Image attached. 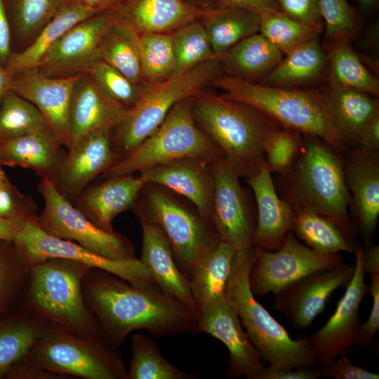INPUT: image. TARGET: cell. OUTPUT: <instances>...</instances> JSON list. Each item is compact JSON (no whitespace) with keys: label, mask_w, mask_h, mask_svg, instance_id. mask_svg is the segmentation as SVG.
Wrapping results in <instances>:
<instances>
[{"label":"cell","mask_w":379,"mask_h":379,"mask_svg":"<svg viewBox=\"0 0 379 379\" xmlns=\"http://www.w3.org/2000/svg\"><path fill=\"white\" fill-rule=\"evenodd\" d=\"M199 20L220 61L235 44L260 31L259 14L242 8H215L204 11Z\"/></svg>","instance_id":"d6a6232c"},{"label":"cell","mask_w":379,"mask_h":379,"mask_svg":"<svg viewBox=\"0 0 379 379\" xmlns=\"http://www.w3.org/2000/svg\"><path fill=\"white\" fill-rule=\"evenodd\" d=\"M112 131L91 132L72 142L66 149L53 183L72 203L119 159L112 148Z\"/></svg>","instance_id":"d6986e66"},{"label":"cell","mask_w":379,"mask_h":379,"mask_svg":"<svg viewBox=\"0 0 379 379\" xmlns=\"http://www.w3.org/2000/svg\"><path fill=\"white\" fill-rule=\"evenodd\" d=\"M354 253V270L343 295L324 325L309 338L316 363L321 367L331 364L339 356L353 351L361 325L359 307L368 293V285L365 282L364 248L360 245L357 246Z\"/></svg>","instance_id":"5bb4252c"},{"label":"cell","mask_w":379,"mask_h":379,"mask_svg":"<svg viewBox=\"0 0 379 379\" xmlns=\"http://www.w3.org/2000/svg\"><path fill=\"white\" fill-rule=\"evenodd\" d=\"M361 4L365 6H369L373 4L377 0H359Z\"/></svg>","instance_id":"003e7915"},{"label":"cell","mask_w":379,"mask_h":379,"mask_svg":"<svg viewBox=\"0 0 379 379\" xmlns=\"http://www.w3.org/2000/svg\"><path fill=\"white\" fill-rule=\"evenodd\" d=\"M47 324L25 307L0 314V379L27 356Z\"/></svg>","instance_id":"f546056e"},{"label":"cell","mask_w":379,"mask_h":379,"mask_svg":"<svg viewBox=\"0 0 379 379\" xmlns=\"http://www.w3.org/2000/svg\"><path fill=\"white\" fill-rule=\"evenodd\" d=\"M6 379H68L67 377L33 366L22 360L8 372Z\"/></svg>","instance_id":"11a10c76"},{"label":"cell","mask_w":379,"mask_h":379,"mask_svg":"<svg viewBox=\"0 0 379 379\" xmlns=\"http://www.w3.org/2000/svg\"><path fill=\"white\" fill-rule=\"evenodd\" d=\"M191 5L203 11L215 8L214 0H185Z\"/></svg>","instance_id":"e7e4bbea"},{"label":"cell","mask_w":379,"mask_h":379,"mask_svg":"<svg viewBox=\"0 0 379 379\" xmlns=\"http://www.w3.org/2000/svg\"><path fill=\"white\" fill-rule=\"evenodd\" d=\"M300 133L277 126L266 136L262 148L271 173L284 175L293 164L302 142Z\"/></svg>","instance_id":"7dc6e473"},{"label":"cell","mask_w":379,"mask_h":379,"mask_svg":"<svg viewBox=\"0 0 379 379\" xmlns=\"http://www.w3.org/2000/svg\"><path fill=\"white\" fill-rule=\"evenodd\" d=\"M282 58L283 54L258 32L235 44L220 63L225 75L253 82L262 79Z\"/></svg>","instance_id":"836d02e7"},{"label":"cell","mask_w":379,"mask_h":379,"mask_svg":"<svg viewBox=\"0 0 379 379\" xmlns=\"http://www.w3.org/2000/svg\"><path fill=\"white\" fill-rule=\"evenodd\" d=\"M271 174L265 161L260 171L246 181L254 194L258 211L253 246L273 251L293 232L295 211L278 194Z\"/></svg>","instance_id":"7402d4cb"},{"label":"cell","mask_w":379,"mask_h":379,"mask_svg":"<svg viewBox=\"0 0 379 379\" xmlns=\"http://www.w3.org/2000/svg\"><path fill=\"white\" fill-rule=\"evenodd\" d=\"M327 55L329 84L352 88L371 95L379 94V82L363 65L348 41H333Z\"/></svg>","instance_id":"74e56055"},{"label":"cell","mask_w":379,"mask_h":379,"mask_svg":"<svg viewBox=\"0 0 379 379\" xmlns=\"http://www.w3.org/2000/svg\"><path fill=\"white\" fill-rule=\"evenodd\" d=\"M37 190L44 199V208L36 220L44 232L111 259L135 258L131 241L121 234L96 227L57 190L52 180H41Z\"/></svg>","instance_id":"8fae6325"},{"label":"cell","mask_w":379,"mask_h":379,"mask_svg":"<svg viewBox=\"0 0 379 379\" xmlns=\"http://www.w3.org/2000/svg\"><path fill=\"white\" fill-rule=\"evenodd\" d=\"M220 157H223L221 149L196 124L189 98L176 103L152 135L98 178L133 174L180 159L210 165Z\"/></svg>","instance_id":"52a82bcc"},{"label":"cell","mask_w":379,"mask_h":379,"mask_svg":"<svg viewBox=\"0 0 379 379\" xmlns=\"http://www.w3.org/2000/svg\"><path fill=\"white\" fill-rule=\"evenodd\" d=\"M139 173L145 184L169 189L182 196L210 220L213 180L209 165L192 159H180Z\"/></svg>","instance_id":"cb8c5ba5"},{"label":"cell","mask_w":379,"mask_h":379,"mask_svg":"<svg viewBox=\"0 0 379 379\" xmlns=\"http://www.w3.org/2000/svg\"><path fill=\"white\" fill-rule=\"evenodd\" d=\"M145 184L140 175L133 174L100 179L84 190L72 204L96 227L114 232L113 220L134 206Z\"/></svg>","instance_id":"603a6c76"},{"label":"cell","mask_w":379,"mask_h":379,"mask_svg":"<svg viewBox=\"0 0 379 379\" xmlns=\"http://www.w3.org/2000/svg\"><path fill=\"white\" fill-rule=\"evenodd\" d=\"M324 377L319 365L300 366L281 371L267 368L264 379H317Z\"/></svg>","instance_id":"db71d44e"},{"label":"cell","mask_w":379,"mask_h":379,"mask_svg":"<svg viewBox=\"0 0 379 379\" xmlns=\"http://www.w3.org/2000/svg\"><path fill=\"white\" fill-rule=\"evenodd\" d=\"M213 196L210 220L220 241L232 245L237 252L253 248L252 237L256 220L249 208L240 176L220 157L210 165Z\"/></svg>","instance_id":"9a60e30c"},{"label":"cell","mask_w":379,"mask_h":379,"mask_svg":"<svg viewBox=\"0 0 379 379\" xmlns=\"http://www.w3.org/2000/svg\"><path fill=\"white\" fill-rule=\"evenodd\" d=\"M354 265L345 262L312 272L276 293L274 304L295 329H306L324 310L335 290L346 286Z\"/></svg>","instance_id":"e0dca14e"},{"label":"cell","mask_w":379,"mask_h":379,"mask_svg":"<svg viewBox=\"0 0 379 379\" xmlns=\"http://www.w3.org/2000/svg\"><path fill=\"white\" fill-rule=\"evenodd\" d=\"M11 78L4 67L0 65V105L5 93L10 90Z\"/></svg>","instance_id":"be15d7a7"},{"label":"cell","mask_w":379,"mask_h":379,"mask_svg":"<svg viewBox=\"0 0 379 379\" xmlns=\"http://www.w3.org/2000/svg\"><path fill=\"white\" fill-rule=\"evenodd\" d=\"M66 149L50 131L0 140V164L32 170L54 181Z\"/></svg>","instance_id":"f1b7e54d"},{"label":"cell","mask_w":379,"mask_h":379,"mask_svg":"<svg viewBox=\"0 0 379 379\" xmlns=\"http://www.w3.org/2000/svg\"><path fill=\"white\" fill-rule=\"evenodd\" d=\"M357 147L370 151L379 150V114L371 118L361 128Z\"/></svg>","instance_id":"6f0895ef"},{"label":"cell","mask_w":379,"mask_h":379,"mask_svg":"<svg viewBox=\"0 0 379 379\" xmlns=\"http://www.w3.org/2000/svg\"><path fill=\"white\" fill-rule=\"evenodd\" d=\"M261 33L282 54L317 38L322 26L307 25L292 19L281 11L259 13Z\"/></svg>","instance_id":"7bdbcfd3"},{"label":"cell","mask_w":379,"mask_h":379,"mask_svg":"<svg viewBox=\"0 0 379 379\" xmlns=\"http://www.w3.org/2000/svg\"><path fill=\"white\" fill-rule=\"evenodd\" d=\"M281 11L300 22L322 26L319 0H277Z\"/></svg>","instance_id":"816d5d0a"},{"label":"cell","mask_w":379,"mask_h":379,"mask_svg":"<svg viewBox=\"0 0 379 379\" xmlns=\"http://www.w3.org/2000/svg\"><path fill=\"white\" fill-rule=\"evenodd\" d=\"M198 332L211 335L226 347L229 376L264 379L267 367L243 330L226 295L199 312Z\"/></svg>","instance_id":"ac0fdd59"},{"label":"cell","mask_w":379,"mask_h":379,"mask_svg":"<svg viewBox=\"0 0 379 379\" xmlns=\"http://www.w3.org/2000/svg\"><path fill=\"white\" fill-rule=\"evenodd\" d=\"M171 39L175 62L172 77L185 73L203 62L217 59L206 32L199 19L174 30L171 33Z\"/></svg>","instance_id":"ee69618b"},{"label":"cell","mask_w":379,"mask_h":379,"mask_svg":"<svg viewBox=\"0 0 379 379\" xmlns=\"http://www.w3.org/2000/svg\"><path fill=\"white\" fill-rule=\"evenodd\" d=\"M11 28L4 0H0V65L5 67L11 55Z\"/></svg>","instance_id":"680465c9"},{"label":"cell","mask_w":379,"mask_h":379,"mask_svg":"<svg viewBox=\"0 0 379 379\" xmlns=\"http://www.w3.org/2000/svg\"><path fill=\"white\" fill-rule=\"evenodd\" d=\"M254 248L237 252L225 293L259 355L272 371L317 365L307 337L293 338L255 299L249 284Z\"/></svg>","instance_id":"277c9868"},{"label":"cell","mask_w":379,"mask_h":379,"mask_svg":"<svg viewBox=\"0 0 379 379\" xmlns=\"http://www.w3.org/2000/svg\"><path fill=\"white\" fill-rule=\"evenodd\" d=\"M296 158L274 185L294 211L314 212L333 224L355 248L357 232L348 208L351 197L344 172V154L317 137L302 135Z\"/></svg>","instance_id":"7a4b0ae2"},{"label":"cell","mask_w":379,"mask_h":379,"mask_svg":"<svg viewBox=\"0 0 379 379\" xmlns=\"http://www.w3.org/2000/svg\"><path fill=\"white\" fill-rule=\"evenodd\" d=\"M47 131L48 124L34 104L11 90L5 93L0 105V140Z\"/></svg>","instance_id":"b9f144b4"},{"label":"cell","mask_w":379,"mask_h":379,"mask_svg":"<svg viewBox=\"0 0 379 379\" xmlns=\"http://www.w3.org/2000/svg\"><path fill=\"white\" fill-rule=\"evenodd\" d=\"M22 307L49 324L83 338L100 336L83 294L86 265L65 258H50L30 265Z\"/></svg>","instance_id":"5b68a950"},{"label":"cell","mask_w":379,"mask_h":379,"mask_svg":"<svg viewBox=\"0 0 379 379\" xmlns=\"http://www.w3.org/2000/svg\"><path fill=\"white\" fill-rule=\"evenodd\" d=\"M139 221L142 231L140 260L162 291L198 313L189 279L179 269L165 234L154 223Z\"/></svg>","instance_id":"4316f807"},{"label":"cell","mask_w":379,"mask_h":379,"mask_svg":"<svg viewBox=\"0 0 379 379\" xmlns=\"http://www.w3.org/2000/svg\"><path fill=\"white\" fill-rule=\"evenodd\" d=\"M194 119L240 177L256 174L265 161L263 142L279 126L258 109L202 91L192 98Z\"/></svg>","instance_id":"3957f363"},{"label":"cell","mask_w":379,"mask_h":379,"mask_svg":"<svg viewBox=\"0 0 379 379\" xmlns=\"http://www.w3.org/2000/svg\"><path fill=\"white\" fill-rule=\"evenodd\" d=\"M293 232L306 246L322 253H354L338 229L325 218L309 211H295Z\"/></svg>","instance_id":"60d3db41"},{"label":"cell","mask_w":379,"mask_h":379,"mask_svg":"<svg viewBox=\"0 0 379 379\" xmlns=\"http://www.w3.org/2000/svg\"><path fill=\"white\" fill-rule=\"evenodd\" d=\"M100 12L82 5L67 3L42 28L23 50L11 53L4 68L11 76L36 68L55 43L71 27Z\"/></svg>","instance_id":"4dcf8cb0"},{"label":"cell","mask_w":379,"mask_h":379,"mask_svg":"<svg viewBox=\"0 0 379 379\" xmlns=\"http://www.w3.org/2000/svg\"><path fill=\"white\" fill-rule=\"evenodd\" d=\"M114 17L109 11L97 13L67 31L50 48L36 69L52 78L89 72L102 60L98 44Z\"/></svg>","instance_id":"2e32d148"},{"label":"cell","mask_w":379,"mask_h":379,"mask_svg":"<svg viewBox=\"0 0 379 379\" xmlns=\"http://www.w3.org/2000/svg\"><path fill=\"white\" fill-rule=\"evenodd\" d=\"M125 112L102 92L90 73L81 74L74 86L69 107L71 144L95 131H112Z\"/></svg>","instance_id":"d4e9b609"},{"label":"cell","mask_w":379,"mask_h":379,"mask_svg":"<svg viewBox=\"0 0 379 379\" xmlns=\"http://www.w3.org/2000/svg\"><path fill=\"white\" fill-rule=\"evenodd\" d=\"M363 266L366 273H379V246L371 245L364 249Z\"/></svg>","instance_id":"94428289"},{"label":"cell","mask_w":379,"mask_h":379,"mask_svg":"<svg viewBox=\"0 0 379 379\" xmlns=\"http://www.w3.org/2000/svg\"><path fill=\"white\" fill-rule=\"evenodd\" d=\"M9 180L2 168V165L0 164V187L7 184Z\"/></svg>","instance_id":"03108f58"},{"label":"cell","mask_w":379,"mask_h":379,"mask_svg":"<svg viewBox=\"0 0 379 379\" xmlns=\"http://www.w3.org/2000/svg\"><path fill=\"white\" fill-rule=\"evenodd\" d=\"M82 289L100 337L113 348L139 330L156 338L198 333L199 314L157 284L136 286L107 271L88 268Z\"/></svg>","instance_id":"6da1fadb"},{"label":"cell","mask_w":379,"mask_h":379,"mask_svg":"<svg viewBox=\"0 0 379 379\" xmlns=\"http://www.w3.org/2000/svg\"><path fill=\"white\" fill-rule=\"evenodd\" d=\"M25 222L20 220L0 218V240L13 241Z\"/></svg>","instance_id":"91938a15"},{"label":"cell","mask_w":379,"mask_h":379,"mask_svg":"<svg viewBox=\"0 0 379 379\" xmlns=\"http://www.w3.org/2000/svg\"><path fill=\"white\" fill-rule=\"evenodd\" d=\"M102 92L124 110L131 109L140 99L145 85L134 84L105 62H98L89 71Z\"/></svg>","instance_id":"bcb514c9"},{"label":"cell","mask_w":379,"mask_h":379,"mask_svg":"<svg viewBox=\"0 0 379 379\" xmlns=\"http://www.w3.org/2000/svg\"><path fill=\"white\" fill-rule=\"evenodd\" d=\"M213 86L222 97L248 105L280 126L317 137L341 153L348 147L336 134L320 93L267 86L222 74Z\"/></svg>","instance_id":"8992f818"},{"label":"cell","mask_w":379,"mask_h":379,"mask_svg":"<svg viewBox=\"0 0 379 379\" xmlns=\"http://www.w3.org/2000/svg\"><path fill=\"white\" fill-rule=\"evenodd\" d=\"M215 8H237L260 13L266 11H281L277 0H214Z\"/></svg>","instance_id":"9f6ffc18"},{"label":"cell","mask_w":379,"mask_h":379,"mask_svg":"<svg viewBox=\"0 0 379 379\" xmlns=\"http://www.w3.org/2000/svg\"><path fill=\"white\" fill-rule=\"evenodd\" d=\"M254 248L249 284L255 296L275 295L298 279L319 270L344 263L340 254L317 252L298 241L293 232L287 234L276 251Z\"/></svg>","instance_id":"4fadbf2b"},{"label":"cell","mask_w":379,"mask_h":379,"mask_svg":"<svg viewBox=\"0 0 379 379\" xmlns=\"http://www.w3.org/2000/svg\"><path fill=\"white\" fill-rule=\"evenodd\" d=\"M327 66V55L317 38L295 48L260 84L284 87L302 85L314 81Z\"/></svg>","instance_id":"d590c367"},{"label":"cell","mask_w":379,"mask_h":379,"mask_svg":"<svg viewBox=\"0 0 379 379\" xmlns=\"http://www.w3.org/2000/svg\"><path fill=\"white\" fill-rule=\"evenodd\" d=\"M108 11L139 34L171 33L199 19L204 11L185 0H118Z\"/></svg>","instance_id":"484cf974"},{"label":"cell","mask_w":379,"mask_h":379,"mask_svg":"<svg viewBox=\"0 0 379 379\" xmlns=\"http://www.w3.org/2000/svg\"><path fill=\"white\" fill-rule=\"evenodd\" d=\"M222 74L220 61L214 59L165 81L146 84L139 101L112 131V147L119 159L152 135L176 103L205 91Z\"/></svg>","instance_id":"ba28073f"},{"label":"cell","mask_w":379,"mask_h":379,"mask_svg":"<svg viewBox=\"0 0 379 379\" xmlns=\"http://www.w3.org/2000/svg\"><path fill=\"white\" fill-rule=\"evenodd\" d=\"M320 93L336 134L347 147L357 148L361 128L379 114L378 100L364 92L334 84Z\"/></svg>","instance_id":"83f0119b"},{"label":"cell","mask_w":379,"mask_h":379,"mask_svg":"<svg viewBox=\"0 0 379 379\" xmlns=\"http://www.w3.org/2000/svg\"><path fill=\"white\" fill-rule=\"evenodd\" d=\"M324 376L335 379H378L379 375L354 364L343 354L337 357L331 364L321 367Z\"/></svg>","instance_id":"f5cc1de1"},{"label":"cell","mask_w":379,"mask_h":379,"mask_svg":"<svg viewBox=\"0 0 379 379\" xmlns=\"http://www.w3.org/2000/svg\"><path fill=\"white\" fill-rule=\"evenodd\" d=\"M36 218L27 220L13 240L30 265L50 258H65L82 263L89 268L107 271L136 286L156 284L140 259H111L75 242L55 237L39 227Z\"/></svg>","instance_id":"7c38bea8"},{"label":"cell","mask_w":379,"mask_h":379,"mask_svg":"<svg viewBox=\"0 0 379 379\" xmlns=\"http://www.w3.org/2000/svg\"><path fill=\"white\" fill-rule=\"evenodd\" d=\"M171 33L139 34L140 61L146 84L163 82L173 76L175 62Z\"/></svg>","instance_id":"f6af8a7d"},{"label":"cell","mask_w":379,"mask_h":379,"mask_svg":"<svg viewBox=\"0 0 379 379\" xmlns=\"http://www.w3.org/2000/svg\"><path fill=\"white\" fill-rule=\"evenodd\" d=\"M237 251L220 241L195 265L189 278L199 312L224 297Z\"/></svg>","instance_id":"1f68e13d"},{"label":"cell","mask_w":379,"mask_h":379,"mask_svg":"<svg viewBox=\"0 0 379 379\" xmlns=\"http://www.w3.org/2000/svg\"><path fill=\"white\" fill-rule=\"evenodd\" d=\"M140 194L133 206L138 220L162 230L179 269L189 279L197 262L220 241L213 225L160 186L145 184Z\"/></svg>","instance_id":"9c48e42d"},{"label":"cell","mask_w":379,"mask_h":379,"mask_svg":"<svg viewBox=\"0 0 379 379\" xmlns=\"http://www.w3.org/2000/svg\"><path fill=\"white\" fill-rule=\"evenodd\" d=\"M326 33L332 41L353 39L358 30L356 14L347 0H319Z\"/></svg>","instance_id":"c3c4849f"},{"label":"cell","mask_w":379,"mask_h":379,"mask_svg":"<svg viewBox=\"0 0 379 379\" xmlns=\"http://www.w3.org/2000/svg\"><path fill=\"white\" fill-rule=\"evenodd\" d=\"M344 172L357 232L370 245L379 216V150L348 149L344 154Z\"/></svg>","instance_id":"44dd1931"},{"label":"cell","mask_w":379,"mask_h":379,"mask_svg":"<svg viewBox=\"0 0 379 379\" xmlns=\"http://www.w3.org/2000/svg\"><path fill=\"white\" fill-rule=\"evenodd\" d=\"M117 1L118 0H68L67 3L82 5L97 12H102L111 9Z\"/></svg>","instance_id":"6125c7cd"},{"label":"cell","mask_w":379,"mask_h":379,"mask_svg":"<svg viewBox=\"0 0 379 379\" xmlns=\"http://www.w3.org/2000/svg\"><path fill=\"white\" fill-rule=\"evenodd\" d=\"M100 337L83 338L48 324L22 360L69 378L127 379L121 355Z\"/></svg>","instance_id":"30bf717a"},{"label":"cell","mask_w":379,"mask_h":379,"mask_svg":"<svg viewBox=\"0 0 379 379\" xmlns=\"http://www.w3.org/2000/svg\"><path fill=\"white\" fill-rule=\"evenodd\" d=\"M98 48L102 61L134 84H146L140 61L139 34L131 26L114 17L100 37Z\"/></svg>","instance_id":"e575fe53"},{"label":"cell","mask_w":379,"mask_h":379,"mask_svg":"<svg viewBox=\"0 0 379 379\" xmlns=\"http://www.w3.org/2000/svg\"><path fill=\"white\" fill-rule=\"evenodd\" d=\"M368 293L373 301L367 321L361 324L355 346L359 348H370L374 345V337L379 329V273L370 274Z\"/></svg>","instance_id":"f907efd6"},{"label":"cell","mask_w":379,"mask_h":379,"mask_svg":"<svg viewBox=\"0 0 379 379\" xmlns=\"http://www.w3.org/2000/svg\"><path fill=\"white\" fill-rule=\"evenodd\" d=\"M80 75L52 78L34 68L13 76L11 81L10 90L39 109L51 133L66 149L71 145L68 125L69 103L74 86Z\"/></svg>","instance_id":"ffe728a7"},{"label":"cell","mask_w":379,"mask_h":379,"mask_svg":"<svg viewBox=\"0 0 379 379\" xmlns=\"http://www.w3.org/2000/svg\"><path fill=\"white\" fill-rule=\"evenodd\" d=\"M68 0H4L11 30L27 46Z\"/></svg>","instance_id":"ab89813d"},{"label":"cell","mask_w":379,"mask_h":379,"mask_svg":"<svg viewBox=\"0 0 379 379\" xmlns=\"http://www.w3.org/2000/svg\"><path fill=\"white\" fill-rule=\"evenodd\" d=\"M32 196L20 192L10 182L0 187V218L29 220L39 215Z\"/></svg>","instance_id":"681fc988"},{"label":"cell","mask_w":379,"mask_h":379,"mask_svg":"<svg viewBox=\"0 0 379 379\" xmlns=\"http://www.w3.org/2000/svg\"><path fill=\"white\" fill-rule=\"evenodd\" d=\"M30 270L13 241L0 240V314L22 307Z\"/></svg>","instance_id":"8d00e7d4"},{"label":"cell","mask_w":379,"mask_h":379,"mask_svg":"<svg viewBox=\"0 0 379 379\" xmlns=\"http://www.w3.org/2000/svg\"><path fill=\"white\" fill-rule=\"evenodd\" d=\"M131 357L127 379H190L191 373L168 361L154 340L135 333L131 338Z\"/></svg>","instance_id":"f35d334b"}]
</instances>
